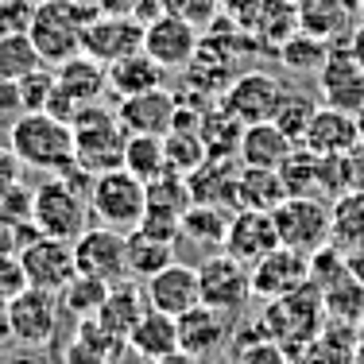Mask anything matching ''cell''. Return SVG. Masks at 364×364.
Wrapping results in <instances>:
<instances>
[{"label":"cell","instance_id":"8fae6325","mask_svg":"<svg viewBox=\"0 0 364 364\" xmlns=\"http://www.w3.org/2000/svg\"><path fill=\"white\" fill-rule=\"evenodd\" d=\"M283 93H287V90L279 85V77H275V74H267V70H245V74H237L229 82L221 105L229 109L240 124H259V120H272L275 117Z\"/></svg>","mask_w":364,"mask_h":364},{"label":"cell","instance_id":"6f0895ef","mask_svg":"<svg viewBox=\"0 0 364 364\" xmlns=\"http://www.w3.org/2000/svg\"><path fill=\"white\" fill-rule=\"evenodd\" d=\"M12 341V326H8V302L0 299V349Z\"/></svg>","mask_w":364,"mask_h":364},{"label":"cell","instance_id":"ee69618b","mask_svg":"<svg viewBox=\"0 0 364 364\" xmlns=\"http://www.w3.org/2000/svg\"><path fill=\"white\" fill-rule=\"evenodd\" d=\"M237 357L232 364H291V353L272 337H256V341H237Z\"/></svg>","mask_w":364,"mask_h":364},{"label":"cell","instance_id":"cb8c5ba5","mask_svg":"<svg viewBox=\"0 0 364 364\" xmlns=\"http://www.w3.org/2000/svg\"><path fill=\"white\" fill-rule=\"evenodd\" d=\"M147 314V294L136 279H120L112 283L105 302H101V310L93 318H97L101 326L109 329L112 337H120V341L128 345V333H132V326L140 322V318Z\"/></svg>","mask_w":364,"mask_h":364},{"label":"cell","instance_id":"bcb514c9","mask_svg":"<svg viewBox=\"0 0 364 364\" xmlns=\"http://www.w3.org/2000/svg\"><path fill=\"white\" fill-rule=\"evenodd\" d=\"M159 4H163V12L178 16V20L194 23V28H210V23L221 16L225 0H159Z\"/></svg>","mask_w":364,"mask_h":364},{"label":"cell","instance_id":"ffe728a7","mask_svg":"<svg viewBox=\"0 0 364 364\" xmlns=\"http://www.w3.org/2000/svg\"><path fill=\"white\" fill-rule=\"evenodd\" d=\"M299 144L306 147V151L322 155V159H329V155H349L353 147H360L357 117H353V112L322 105L314 112V120L306 124V132H302Z\"/></svg>","mask_w":364,"mask_h":364},{"label":"cell","instance_id":"30bf717a","mask_svg":"<svg viewBox=\"0 0 364 364\" xmlns=\"http://www.w3.org/2000/svg\"><path fill=\"white\" fill-rule=\"evenodd\" d=\"M16 256H20V264H23L28 287H39V291H55L58 294L77 275L70 240H55V237H43L39 232V237H31Z\"/></svg>","mask_w":364,"mask_h":364},{"label":"cell","instance_id":"5b68a950","mask_svg":"<svg viewBox=\"0 0 364 364\" xmlns=\"http://www.w3.org/2000/svg\"><path fill=\"white\" fill-rule=\"evenodd\" d=\"M90 213L97 218V225L117 232H132L140 229L144 213H147V186L136 175H128L124 167L105 171V175L93 178L90 190Z\"/></svg>","mask_w":364,"mask_h":364},{"label":"cell","instance_id":"7c38bea8","mask_svg":"<svg viewBox=\"0 0 364 364\" xmlns=\"http://www.w3.org/2000/svg\"><path fill=\"white\" fill-rule=\"evenodd\" d=\"M198 47H202L198 28L178 20V16H171V12L155 16L144 28V55H151L163 70H186L194 63Z\"/></svg>","mask_w":364,"mask_h":364},{"label":"cell","instance_id":"277c9868","mask_svg":"<svg viewBox=\"0 0 364 364\" xmlns=\"http://www.w3.org/2000/svg\"><path fill=\"white\" fill-rule=\"evenodd\" d=\"M264 333L272 341H279L287 353H299L302 345H310L326 326V310H322V291L314 283L283 294V299H272L264 306V318H259Z\"/></svg>","mask_w":364,"mask_h":364},{"label":"cell","instance_id":"f907efd6","mask_svg":"<svg viewBox=\"0 0 364 364\" xmlns=\"http://www.w3.org/2000/svg\"><path fill=\"white\" fill-rule=\"evenodd\" d=\"M20 112H23L20 82H12V77H0V120H8V124H12Z\"/></svg>","mask_w":364,"mask_h":364},{"label":"cell","instance_id":"f35d334b","mask_svg":"<svg viewBox=\"0 0 364 364\" xmlns=\"http://www.w3.org/2000/svg\"><path fill=\"white\" fill-rule=\"evenodd\" d=\"M326 58H329V43L302 31V28L279 47V63L294 74H318L326 66Z\"/></svg>","mask_w":364,"mask_h":364},{"label":"cell","instance_id":"1f68e13d","mask_svg":"<svg viewBox=\"0 0 364 364\" xmlns=\"http://www.w3.org/2000/svg\"><path fill=\"white\" fill-rule=\"evenodd\" d=\"M229 218H232V213H225V205H202V202H194L186 213H182V240L205 248V252L225 248Z\"/></svg>","mask_w":364,"mask_h":364},{"label":"cell","instance_id":"5bb4252c","mask_svg":"<svg viewBox=\"0 0 364 364\" xmlns=\"http://www.w3.org/2000/svg\"><path fill=\"white\" fill-rule=\"evenodd\" d=\"M318 93L329 109L353 112V117L364 109V66L349 47H329L326 66L318 70Z\"/></svg>","mask_w":364,"mask_h":364},{"label":"cell","instance_id":"6da1fadb","mask_svg":"<svg viewBox=\"0 0 364 364\" xmlns=\"http://www.w3.org/2000/svg\"><path fill=\"white\" fill-rule=\"evenodd\" d=\"M8 147L31 171H63L74 163V128L50 112H20L8 124Z\"/></svg>","mask_w":364,"mask_h":364},{"label":"cell","instance_id":"52a82bcc","mask_svg":"<svg viewBox=\"0 0 364 364\" xmlns=\"http://www.w3.org/2000/svg\"><path fill=\"white\" fill-rule=\"evenodd\" d=\"M279 245L302 256H314L329 245V205L322 198H283L272 210Z\"/></svg>","mask_w":364,"mask_h":364},{"label":"cell","instance_id":"94428289","mask_svg":"<svg viewBox=\"0 0 364 364\" xmlns=\"http://www.w3.org/2000/svg\"><path fill=\"white\" fill-rule=\"evenodd\" d=\"M70 4H77V8H97V12H101V4H97V0H70Z\"/></svg>","mask_w":364,"mask_h":364},{"label":"cell","instance_id":"74e56055","mask_svg":"<svg viewBox=\"0 0 364 364\" xmlns=\"http://www.w3.org/2000/svg\"><path fill=\"white\" fill-rule=\"evenodd\" d=\"M124 171H128V175H136L140 182H151L155 175H163V171H167V159H163V136L128 132Z\"/></svg>","mask_w":364,"mask_h":364},{"label":"cell","instance_id":"d4e9b609","mask_svg":"<svg viewBox=\"0 0 364 364\" xmlns=\"http://www.w3.org/2000/svg\"><path fill=\"white\" fill-rule=\"evenodd\" d=\"M105 70H109V93L117 101L140 97V93L159 90V85L167 82V70H163L151 55H144V50H136V55H128V58H117Z\"/></svg>","mask_w":364,"mask_h":364},{"label":"cell","instance_id":"4fadbf2b","mask_svg":"<svg viewBox=\"0 0 364 364\" xmlns=\"http://www.w3.org/2000/svg\"><path fill=\"white\" fill-rule=\"evenodd\" d=\"M74 267L82 275H93V279L105 283H120L128 275L124 264V232L105 229V225H85V232L74 240Z\"/></svg>","mask_w":364,"mask_h":364},{"label":"cell","instance_id":"680465c9","mask_svg":"<svg viewBox=\"0 0 364 364\" xmlns=\"http://www.w3.org/2000/svg\"><path fill=\"white\" fill-rule=\"evenodd\" d=\"M151 364H202L198 357H190V353H171V357H159V360H151Z\"/></svg>","mask_w":364,"mask_h":364},{"label":"cell","instance_id":"11a10c76","mask_svg":"<svg viewBox=\"0 0 364 364\" xmlns=\"http://www.w3.org/2000/svg\"><path fill=\"white\" fill-rule=\"evenodd\" d=\"M101 12H112V16H132L140 8V0H97Z\"/></svg>","mask_w":364,"mask_h":364},{"label":"cell","instance_id":"9c48e42d","mask_svg":"<svg viewBox=\"0 0 364 364\" xmlns=\"http://www.w3.org/2000/svg\"><path fill=\"white\" fill-rule=\"evenodd\" d=\"M198 287H202L205 306H213V310L232 318L252 299V272L240 259H232L229 252H218L198 267Z\"/></svg>","mask_w":364,"mask_h":364},{"label":"cell","instance_id":"7dc6e473","mask_svg":"<svg viewBox=\"0 0 364 364\" xmlns=\"http://www.w3.org/2000/svg\"><path fill=\"white\" fill-rule=\"evenodd\" d=\"M39 0H0V36H20L31 28Z\"/></svg>","mask_w":364,"mask_h":364},{"label":"cell","instance_id":"4316f807","mask_svg":"<svg viewBox=\"0 0 364 364\" xmlns=\"http://www.w3.org/2000/svg\"><path fill=\"white\" fill-rule=\"evenodd\" d=\"M287 198L279 182V171H267V167H237V182H232V205L237 210H264L272 213L275 205Z\"/></svg>","mask_w":364,"mask_h":364},{"label":"cell","instance_id":"c3c4849f","mask_svg":"<svg viewBox=\"0 0 364 364\" xmlns=\"http://www.w3.org/2000/svg\"><path fill=\"white\" fill-rule=\"evenodd\" d=\"M23 287H28V275H23L20 256H0V299L12 302Z\"/></svg>","mask_w":364,"mask_h":364},{"label":"cell","instance_id":"484cf974","mask_svg":"<svg viewBox=\"0 0 364 364\" xmlns=\"http://www.w3.org/2000/svg\"><path fill=\"white\" fill-rule=\"evenodd\" d=\"M128 349L147 364L178 353V318L159 314V310L147 306V314L132 326V333H128Z\"/></svg>","mask_w":364,"mask_h":364},{"label":"cell","instance_id":"ba28073f","mask_svg":"<svg viewBox=\"0 0 364 364\" xmlns=\"http://www.w3.org/2000/svg\"><path fill=\"white\" fill-rule=\"evenodd\" d=\"M58 318H63V306H58V294H55V291L23 287L12 302H8V326H12V341L28 345V349H43V345L55 341Z\"/></svg>","mask_w":364,"mask_h":364},{"label":"cell","instance_id":"d6a6232c","mask_svg":"<svg viewBox=\"0 0 364 364\" xmlns=\"http://www.w3.org/2000/svg\"><path fill=\"white\" fill-rule=\"evenodd\" d=\"M322 310H326V322H345V326H357L364 318V283H357L345 267L333 283L322 287Z\"/></svg>","mask_w":364,"mask_h":364},{"label":"cell","instance_id":"8992f818","mask_svg":"<svg viewBox=\"0 0 364 364\" xmlns=\"http://www.w3.org/2000/svg\"><path fill=\"white\" fill-rule=\"evenodd\" d=\"M85 221H90V202L82 194H74L58 175L43 178L36 186V202H31V225L43 232V237L55 240H74L85 232Z\"/></svg>","mask_w":364,"mask_h":364},{"label":"cell","instance_id":"9f6ffc18","mask_svg":"<svg viewBox=\"0 0 364 364\" xmlns=\"http://www.w3.org/2000/svg\"><path fill=\"white\" fill-rule=\"evenodd\" d=\"M345 267H349V275L357 283H364V248H353V252H345Z\"/></svg>","mask_w":364,"mask_h":364},{"label":"cell","instance_id":"8d00e7d4","mask_svg":"<svg viewBox=\"0 0 364 364\" xmlns=\"http://www.w3.org/2000/svg\"><path fill=\"white\" fill-rule=\"evenodd\" d=\"M112 283L105 279H93V275H82L77 272L70 283H66L63 291H58V306H63V314H70V318H93L101 310V302H105V294H109Z\"/></svg>","mask_w":364,"mask_h":364},{"label":"cell","instance_id":"3957f363","mask_svg":"<svg viewBox=\"0 0 364 364\" xmlns=\"http://www.w3.org/2000/svg\"><path fill=\"white\" fill-rule=\"evenodd\" d=\"M97 16H101L97 8H77L70 0H39L28 36L43 55V63L58 66L66 58L82 55V36L90 28V20H97Z\"/></svg>","mask_w":364,"mask_h":364},{"label":"cell","instance_id":"603a6c76","mask_svg":"<svg viewBox=\"0 0 364 364\" xmlns=\"http://www.w3.org/2000/svg\"><path fill=\"white\" fill-rule=\"evenodd\" d=\"M294 151V140L283 128H275V120H259V124H245L237 147V163L245 167H267L279 171V163Z\"/></svg>","mask_w":364,"mask_h":364},{"label":"cell","instance_id":"b9f144b4","mask_svg":"<svg viewBox=\"0 0 364 364\" xmlns=\"http://www.w3.org/2000/svg\"><path fill=\"white\" fill-rule=\"evenodd\" d=\"M314 112H318V105L306 93H283V101H279V109H275L272 120H275V128H283V132L299 144L302 132H306V124L314 120Z\"/></svg>","mask_w":364,"mask_h":364},{"label":"cell","instance_id":"e575fe53","mask_svg":"<svg viewBox=\"0 0 364 364\" xmlns=\"http://www.w3.org/2000/svg\"><path fill=\"white\" fill-rule=\"evenodd\" d=\"M163 159H167V171L190 175V171H198L205 159H210V151H205V140H202L198 128L175 124L167 136H163Z\"/></svg>","mask_w":364,"mask_h":364},{"label":"cell","instance_id":"816d5d0a","mask_svg":"<svg viewBox=\"0 0 364 364\" xmlns=\"http://www.w3.org/2000/svg\"><path fill=\"white\" fill-rule=\"evenodd\" d=\"M20 178H23V163L16 159V151L8 144H0V190L20 182Z\"/></svg>","mask_w":364,"mask_h":364},{"label":"cell","instance_id":"4dcf8cb0","mask_svg":"<svg viewBox=\"0 0 364 364\" xmlns=\"http://www.w3.org/2000/svg\"><path fill=\"white\" fill-rule=\"evenodd\" d=\"M124 264H128V275H132V279L147 283L155 272H163L167 264H175V245L147 237L144 229H132L124 237Z\"/></svg>","mask_w":364,"mask_h":364},{"label":"cell","instance_id":"9a60e30c","mask_svg":"<svg viewBox=\"0 0 364 364\" xmlns=\"http://www.w3.org/2000/svg\"><path fill=\"white\" fill-rule=\"evenodd\" d=\"M144 50V23H136L132 16H112L101 12L97 20H90L82 36V55L97 58L101 66L117 63V58H128Z\"/></svg>","mask_w":364,"mask_h":364},{"label":"cell","instance_id":"91938a15","mask_svg":"<svg viewBox=\"0 0 364 364\" xmlns=\"http://www.w3.org/2000/svg\"><path fill=\"white\" fill-rule=\"evenodd\" d=\"M353 364H364V318L357 322V345H353Z\"/></svg>","mask_w":364,"mask_h":364},{"label":"cell","instance_id":"d590c367","mask_svg":"<svg viewBox=\"0 0 364 364\" xmlns=\"http://www.w3.org/2000/svg\"><path fill=\"white\" fill-rule=\"evenodd\" d=\"M318 167H322V155L294 144V151L279 163V182L287 198H318Z\"/></svg>","mask_w":364,"mask_h":364},{"label":"cell","instance_id":"83f0119b","mask_svg":"<svg viewBox=\"0 0 364 364\" xmlns=\"http://www.w3.org/2000/svg\"><path fill=\"white\" fill-rule=\"evenodd\" d=\"M237 159H205L198 171L186 175L190 202L202 205H232V182H237Z\"/></svg>","mask_w":364,"mask_h":364},{"label":"cell","instance_id":"60d3db41","mask_svg":"<svg viewBox=\"0 0 364 364\" xmlns=\"http://www.w3.org/2000/svg\"><path fill=\"white\" fill-rule=\"evenodd\" d=\"M147 186V210H163V213H186L190 205V186H186V175H175V171H163V175H155L151 182H144Z\"/></svg>","mask_w":364,"mask_h":364},{"label":"cell","instance_id":"44dd1931","mask_svg":"<svg viewBox=\"0 0 364 364\" xmlns=\"http://www.w3.org/2000/svg\"><path fill=\"white\" fill-rule=\"evenodd\" d=\"M178 101L175 93H167V85L159 90H147L140 97H124L117 105V117L128 132H144V136H167L171 124H175Z\"/></svg>","mask_w":364,"mask_h":364},{"label":"cell","instance_id":"7a4b0ae2","mask_svg":"<svg viewBox=\"0 0 364 364\" xmlns=\"http://www.w3.org/2000/svg\"><path fill=\"white\" fill-rule=\"evenodd\" d=\"M70 128H74V163H82L90 175H105V171L124 167L128 128L120 124L117 109L93 101V105L77 109Z\"/></svg>","mask_w":364,"mask_h":364},{"label":"cell","instance_id":"836d02e7","mask_svg":"<svg viewBox=\"0 0 364 364\" xmlns=\"http://www.w3.org/2000/svg\"><path fill=\"white\" fill-rule=\"evenodd\" d=\"M252 28L259 31V39L275 43V50H279L299 31V0H256Z\"/></svg>","mask_w":364,"mask_h":364},{"label":"cell","instance_id":"6125c7cd","mask_svg":"<svg viewBox=\"0 0 364 364\" xmlns=\"http://www.w3.org/2000/svg\"><path fill=\"white\" fill-rule=\"evenodd\" d=\"M357 132H360V144H364V109L357 112Z\"/></svg>","mask_w":364,"mask_h":364},{"label":"cell","instance_id":"f5cc1de1","mask_svg":"<svg viewBox=\"0 0 364 364\" xmlns=\"http://www.w3.org/2000/svg\"><path fill=\"white\" fill-rule=\"evenodd\" d=\"M16 252H20V229L0 221V256H16Z\"/></svg>","mask_w":364,"mask_h":364},{"label":"cell","instance_id":"f546056e","mask_svg":"<svg viewBox=\"0 0 364 364\" xmlns=\"http://www.w3.org/2000/svg\"><path fill=\"white\" fill-rule=\"evenodd\" d=\"M329 245L353 252L364 248V190H345L329 205Z\"/></svg>","mask_w":364,"mask_h":364},{"label":"cell","instance_id":"ac0fdd59","mask_svg":"<svg viewBox=\"0 0 364 364\" xmlns=\"http://www.w3.org/2000/svg\"><path fill=\"white\" fill-rule=\"evenodd\" d=\"M144 294H147V306L159 310V314H186L190 306L202 302V287H198V267L190 264H167L163 272H155L151 279L144 283Z\"/></svg>","mask_w":364,"mask_h":364},{"label":"cell","instance_id":"681fc988","mask_svg":"<svg viewBox=\"0 0 364 364\" xmlns=\"http://www.w3.org/2000/svg\"><path fill=\"white\" fill-rule=\"evenodd\" d=\"M66 364H120V353L97 349V345L77 341V337H74V345L66 349Z\"/></svg>","mask_w":364,"mask_h":364},{"label":"cell","instance_id":"be15d7a7","mask_svg":"<svg viewBox=\"0 0 364 364\" xmlns=\"http://www.w3.org/2000/svg\"><path fill=\"white\" fill-rule=\"evenodd\" d=\"M357 16H360V20H364V0H357Z\"/></svg>","mask_w":364,"mask_h":364},{"label":"cell","instance_id":"ab89813d","mask_svg":"<svg viewBox=\"0 0 364 364\" xmlns=\"http://www.w3.org/2000/svg\"><path fill=\"white\" fill-rule=\"evenodd\" d=\"M39 66H47V63H43V55L36 50L28 31H20V36H0V77L20 82V77H28Z\"/></svg>","mask_w":364,"mask_h":364},{"label":"cell","instance_id":"db71d44e","mask_svg":"<svg viewBox=\"0 0 364 364\" xmlns=\"http://www.w3.org/2000/svg\"><path fill=\"white\" fill-rule=\"evenodd\" d=\"M155 16H163V4H159V0H140V8L132 12V20H136V23H144V28H147V23H151Z\"/></svg>","mask_w":364,"mask_h":364},{"label":"cell","instance_id":"f6af8a7d","mask_svg":"<svg viewBox=\"0 0 364 364\" xmlns=\"http://www.w3.org/2000/svg\"><path fill=\"white\" fill-rule=\"evenodd\" d=\"M55 93V70L50 66H39L28 77H20V97H23V112H43Z\"/></svg>","mask_w":364,"mask_h":364},{"label":"cell","instance_id":"e0dca14e","mask_svg":"<svg viewBox=\"0 0 364 364\" xmlns=\"http://www.w3.org/2000/svg\"><path fill=\"white\" fill-rule=\"evenodd\" d=\"M248 272H252V294L272 302V299H283V294H291V291L310 283V256L279 245L275 252H267L259 264L248 267Z\"/></svg>","mask_w":364,"mask_h":364},{"label":"cell","instance_id":"f1b7e54d","mask_svg":"<svg viewBox=\"0 0 364 364\" xmlns=\"http://www.w3.org/2000/svg\"><path fill=\"white\" fill-rule=\"evenodd\" d=\"M357 0H299V28L318 39H337L349 31Z\"/></svg>","mask_w":364,"mask_h":364},{"label":"cell","instance_id":"7402d4cb","mask_svg":"<svg viewBox=\"0 0 364 364\" xmlns=\"http://www.w3.org/2000/svg\"><path fill=\"white\" fill-rule=\"evenodd\" d=\"M50 70H55L58 93L70 97L77 109L93 105V101H101L109 93V70L90 55H74V58H66V63L50 66Z\"/></svg>","mask_w":364,"mask_h":364},{"label":"cell","instance_id":"e7e4bbea","mask_svg":"<svg viewBox=\"0 0 364 364\" xmlns=\"http://www.w3.org/2000/svg\"><path fill=\"white\" fill-rule=\"evenodd\" d=\"M202 364H232V360H202Z\"/></svg>","mask_w":364,"mask_h":364},{"label":"cell","instance_id":"2e32d148","mask_svg":"<svg viewBox=\"0 0 364 364\" xmlns=\"http://www.w3.org/2000/svg\"><path fill=\"white\" fill-rule=\"evenodd\" d=\"M275 248H279V232H275L272 213H264V210H232L221 252H229L245 267H252L267 252H275Z\"/></svg>","mask_w":364,"mask_h":364},{"label":"cell","instance_id":"7bdbcfd3","mask_svg":"<svg viewBox=\"0 0 364 364\" xmlns=\"http://www.w3.org/2000/svg\"><path fill=\"white\" fill-rule=\"evenodd\" d=\"M31 202H36V190H28L23 186V178L20 182H12V186H4L0 190V221L4 225H31Z\"/></svg>","mask_w":364,"mask_h":364},{"label":"cell","instance_id":"d6986e66","mask_svg":"<svg viewBox=\"0 0 364 364\" xmlns=\"http://www.w3.org/2000/svg\"><path fill=\"white\" fill-rule=\"evenodd\" d=\"M229 314L198 302L186 314H178V349L198 360H213V353L225 349V341H229Z\"/></svg>","mask_w":364,"mask_h":364}]
</instances>
